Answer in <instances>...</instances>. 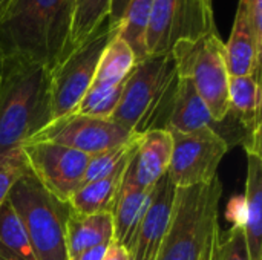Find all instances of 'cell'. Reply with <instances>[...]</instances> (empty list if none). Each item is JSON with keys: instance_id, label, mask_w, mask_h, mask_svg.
Masks as SVG:
<instances>
[{"instance_id": "obj_1", "label": "cell", "mask_w": 262, "mask_h": 260, "mask_svg": "<svg viewBox=\"0 0 262 260\" xmlns=\"http://www.w3.org/2000/svg\"><path fill=\"white\" fill-rule=\"evenodd\" d=\"M74 0H14L0 18V58L54 69L68 54Z\"/></svg>"}, {"instance_id": "obj_2", "label": "cell", "mask_w": 262, "mask_h": 260, "mask_svg": "<svg viewBox=\"0 0 262 260\" xmlns=\"http://www.w3.org/2000/svg\"><path fill=\"white\" fill-rule=\"evenodd\" d=\"M51 121V69L0 58V155L20 149Z\"/></svg>"}, {"instance_id": "obj_3", "label": "cell", "mask_w": 262, "mask_h": 260, "mask_svg": "<svg viewBox=\"0 0 262 260\" xmlns=\"http://www.w3.org/2000/svg\"><path fill=\"white\" fill-rule=\"evenodd\" d=\"M180 77L172 54L147 55L126 78L109 120L135 135L167 130Z\"/></svg>"}, {"instance_id": "obj_4", "label": "cell", "mask_w": 262, "mask_h": 260, "mask_svg": "<svg viewBox=\"0 0 262 260\" xmlns=\"http://www.w3.org/2000/svg\"><path fill=\"white\" fill-rule=\"evenodd\" d=\"M223 185L212 181L175 192L172 216L157 260H200L218 230V204Z\"/></svg>"}, {"instance_id": "obj_5", "label": "cell", "mask_w": 262, "mask_h": 260, "mask_svg": "<svg viewBox=\"0 0 262 260\" xmlns=\"http://www.w3.org/2000/svg\"><path fill=\"white\" fill-rule=\"evenodd\" d=\"M6 199L18 216L37 260H69V204L52 196L29 170L12 184Z\"/></svg>"}, {"instance_id": "obj_6", "label": "cell", "mask_w": 262, "mask_h": 260, "mask_svg": "<svg viewBox=\"0 0 262 260\" xmlns=\"http://www.w3.org/2000/svg\"><path fill=\"white\" fill-rule=\"evenodd\" d=\"M178 77L189 78L213 120L221 121L229 110V70L226 48L218 31L195 40L181 38L170 51Z\"/></svg>"}, {"instance_id": "obj_7", "label": "cell", "mask_w": 262, "mask_h": 260, "mask_svg": "<svg viewBox=\"0 0 262 260\" xmlns=\"http://www.w3.org/2000/svg\"><path fill=\"white\" fill-rule=\"evenodd\" d=\"M118 28L106 21L91 38L72 49L51 70L52 121L75 112L83 95L94 81L98 61Z\"/></svg>"}, {"instance_id": "obj_8", "label": "cell", "mask_w": 262, "mask_h": 260, "mask_svg": "<svg viewBox=\"0 0 262 260\" xmlns=\"http://www.w3.org/2000/svg\"><path fill=\"white\" fill-rule=\"evenodd\" d=\"M170 136L172 156L167 176L177 188L212 181L221 159L230 150L226 141L207 127L189 133L170 132Z\"/></svg>"}, {"instance_id": "obj_9", "label": "cell", "mask_w": 262, "mask_h": 260, "mask_svg": "<svg viewBox=\"0 0 262 260\" xmlns=\"http://www.w3.org/2000/svg\"><path fill=\"white\" fill-rule=\"evenodd\" d=\"M29 172L37 181L61 202H69L71 196L83 185L88 155L54 143H26L20 147Z\"/></svg>"}, {"instance_id": "obj_10", "label": "cell", "mask_w": 262, "mask_h": 260, "mask_svg": "<svg viewBox=\"0 0 262 260\" xmlns=\"http://www.w3.org/2000/svg\"><path fill=\"white\" fill-rule=\"evenodd\" d=\"M203 127L210 129L220 138H223L229 149L241 146L247 152V155H261V138L252 136L230 112H227V115L221 121L213 120L207 106L195 90L192 81L189 78L180 77L167 130L189 133Z\"/></svg>"}, {"instance_id": "obj_11", "label": "cell", "mask_w": 262, "mask_h": 260, "mask_svg": "<svg viewBox=\"0 0 262 260\" xmlns=\"http://www.w3.org/2000/svg\"><path fill=\"white\" fill-rule=\"evenodd\" d=\"M135 136L138 135L126 130L112 120L94 118L72 112L51 121L28 143H54L78 150L88 156H94L127 144Z\"/></svg>"}, {"instance_id": "obj_12", "label": "cell", "mask_w": 262, "mask_h": 260, "mask_svg": "<svg viewBox=\"0 0 262 260\" xmlns=\"http://www.w3.org/2000/svg\"><path fill=\"white\" fill-rule=\"evenodd\" d=\"M175 192L167 173L155 184L147 210L127 248L130 260H157L169 228Z\"/></svg>"}, {"instance_id": "obj_13", "label": "cell", "mask_w": 262, "mask_h": 260, "mask_svg": "<svg viewBox=\"0 0 262 260\" xmlns=\"http://www.w3.org/2000/svg\"><path fill=\"white\" fill-rule=\"evenodd\" d=\"M181 38H187L186 0H154L146 32L147 55L169 54Z\"/></svg>"}, {"instance_id": "obj_14", "label": "cell", "mask_w": 262, "mask_h": 260, "mask_svg": "<svg viewBox=\"0 0 262 260\" xmlns=\"http://www.w3.org/2000/svg\"><path fill=\"white\" fill-rule=\"evenodd\" d=\"M226 63L230 77H261L262 40L256 37L246 8L238 2L230 38L224 43Z\"/></svg>"}, {"instance_id": "obj_15", "label": "cell", "mask_w": 262, "mask_h": 260, "mask_svg": "<svg viewBox=\"0 0 262 260\" xmlns=\"http://www.w3.org/2000/svg\"><path fill=\"white\" fill-rule=\"evenodd\" d=\"M172 156V136L169 130H152L141 136L140 146L127 166V175L135 184L154 188L167 173Z\"/></svg>"}, {"instance_id": "obj_16", "label": "cell", "mask_w": 262, "mask_h": 260, "mask_svg": "<svg viewBox=\"0 0 262 260\" xmlns=\"http://www.w3.org/2000/svg\"><path fill=\"white\" fill-rule=\"evenodd\" d=\"M152 190L154 188L140 187L134 182L127 172L124 173V179L111 215L114 224V242L121 245L126 251L147 210Z\"/></svg>"}, {"instance_id": "obj_17", "label": "cell", "mask_w": 262, "mask_h": 260, "mask_svg": "<svg viewBox=\"0 0 262 260\" xmlns=\"http://www.w3.org/2000/svg\"><path fill=\"white\" fill-rule=\"evenodd\" d=\"M138 150V149H137ZM130 153L112 173L100 179L83 184L69 199V207L72 211L80 215H97V213H111L121 188L126 169L137 153Z\"/></svg>"}, {"instance_id": "obj_18", "label": "cell", "mask_w": 262, "mask_h": 260, "mask_svg": "<svg viewBox=\"0 0 262 260\" xmlns=\"http://www.w3.org/2000/svg\"><path fill=\"white\" fill-rule=\"evenodd\" d=\"M244 196V236L250 260H262V156L249 153Z\"/></svg>"}, {"instance_id": "obj_19", "label": "cell", "mask_w": 262, "mask_h": 260, "mask_svg": "<svg viewBox=\"0 0 262 260\" xmlns=\"http://www.w3.org/2000/svg\"><path fill=\"white\" fill-rule=\"evenodd\" d=\"M114 241V224L111 213L80 215L69 211L66 221V248L69 259Z\"/></svg>"}, {"instance_id": "obj_20", "label": "cell", "mask_w": 262, "mask_h": 260, "mask_svg": "<svg viewBox=\"0 0 262 260\" xmlns=\"http://www.w3.org/2000/svg\"><path fill=\"white\" fill-rule=\"evenodd\" d=\"M261 77H230L229 78V110L246 129L261 138Z\"/></svg>"}, {"instance_id": "obj_21", "label": "cell", "mask_w": 262, "mask_h": 260, "mask_svg": "<svg viewBox=\"0 0 262 260\" xmlns=\"http://www.w3.org/2000/svg\"><path fill=\"white\" fill-rule=\"evenodd\" d=\"M135 64L137 58L132 49L117 32L101 54L91 86H118L126 81Z\"/></svg>"}, {"instance_id": "obj_22", "label": "cell", "mask_w": 262, "mask_h": 260, "mask_svg": "<svg viewBox=\"0 0 262 260\" xmlns=\"http://www.w3.org/2000/svg\"><path fill=\"white\" fill-rule=\"evenodd\" d=\"M111 2L112 0H74L68 54L91 38L107 21Z\"/></svg>"}, {"instance_id": "obj_23", "label": "cell", "mask_w": 262, "mask_h": 260, "mask_svg": "<svg viewBox=\"0 0 262 260\" xmlns=\"http://www.w3.org/2000/svg\"><path fill=\"white\" fill-rule=\"evenodd\" d=\"M0 260H37L26 231L8 199L0 207Z\"/></svg>"}, {"instance_id": "obj_24", "label": "cell", "mask_w": 262, "mask_h": 260, "mask_svg": "<svg viewBox=\"0 0 262 260\" xmlns=\"http://www.w3.org/2000/svg\"><path fill=\"white\" fill-rule=\"evenodd\" d=\"M152 6L154 0H130L118 25V35L129 44L137 63L147 57L146 32Z\"/></svg>"}, {"instance_id": "obj_25", "label": "cell", "mask_w": 262, "mask_h": 260, "mask_svg": "<svg viewBox=\"0 0 262 260\" xmlns=\"http://www.w3.org/2000/svg\"><path fill=\"white\" fill-rule=\"evenodd\" d=\"M124 83L118 86H89L75 112L86 116L109 120L120 101Z\"/></svg>"}, {"instance_id": "obj_26", "label": "cell", "mask_w": 262, "mask_h": 260, "mask_svg": "<svg viewBox=\"0 0 262 260\" xmlns=\"http://www.w3.org/2000/svg\"><path fill=\"white\" fill-rule=\"evenodd\" d=\"M141 136L143 135H138L127 144H123L120 147H115V149H111V150H106V152L91 156L89 164L86 167L84 178H83V184L100 179V178L112 173L130 153H134L138 149Z\"/></svg>"}, {"instance_id": "obj_27", "label": "cell", "mask_w": 262, "mask_h": 260, "mask_svg": "<svg viewBox=\"0 0 262 260\" xmlns=\"http://www.w3.org/2000/svg\"><path fill=\"white\" fill-rule=\"evenodd\" d=\"M187 38L195 40L207 32L216 31L212 0H186Z\"/></svg>"}, {"instance_id": "obj_28", "label": "cell", "mask_w": 262, "mask_h": 260, "mask_svg": "<svg viewBox=\"0 0 262 260\" xmlns=\"http://www.w3.org/2000/svg\"><path fill=\"white\" fill-rule=\"evenodd\" d=\"M28 170L21 149L0 155V207L8 198L12 184Z\"/></svg>"}, {"instance_id": "obj_29", "label": "cell", "mask_w": 262, "mask_h": 260, "mask_svg": "<svg viewBox=\"0 0 262 260\" xmlns=\"http://www.w3.org/2000/svg\"><path fill=\"white\" fill-rule=\"evenodd\" d=\"M218 260H250L241 221L235 222L229 231L220 233Z\"/></svg>"}, {"instance_id": "obj_30", "label": "cell", "mask_w": 262, "mask_h": 260, "mask_svg": "<svg viewBox=\"0 0 262 260\" xmlns=\"http://www.w3.org/2000/svg\"><path fill=\"white\" fill-rule=\"evenodd\" d=\"M239 3L246 8L256 37L262 40V0H239Z\"/></svg>"}, {"instance_id": "obj_31", "label": "cell", "mask_w": 262, "mask_h": 260, "mask_svg": "<svg viewBox=\"0 0 262 260\" xmlns=\"http://www.w3.org/2000/svg\"><path fill=\"white\" fill-rule=\"evenodd\" d=\"M129 2L130 0H112L111 2V12H109L107 21H109V25L112 28H118V25L121 21V17H123Z\"/></svg>"}, {"instance_id": "obj_32", "label": "cell", "mask_w": 262, "mask_h": 260, "mask_svg": "<svg viewBox=\"0 0 262 260\" xmlns=\"http://www.w3.org/2000/svg\"><path fill=\"white\" fill-rule=\"evenodd\" d=\"M109 245H100V247H94L91 250H86L74 257H71L69 260H103L104 254H106V250H107Z\"/></svg>"}, {"instance_id": "obj_33", "label": "cell", "mask_w": 262, "mask_h": 260, "mask_svg": "<svg viewBox=\"0 0 262 260\" xmlns=\"http://www.w3.org/2000/svg\"><path fill=\"white\" fill-rule=\"evenodd\" d=\"M103 260H130V259H129L127 251H126L121 245H118L117 242H114V241H112V242L109 244L107 250H106V254H104Z\"/></svg>"}, {"instance_id": "obj_34", "label": "cell", "mask_w": 262, "mask_h": 260, "mask_svg": "<svg viewBox=\"0 0 262 260\" xmlns=\"http://www.w3.org/2000/svg\"><path fill=\"white\" fill-rule=\"evenodd\" d=\"M218 239H220V231H216L213 234V238L207 244V247L203 251L200 260H218Z\"/></svg>"}, {"instance_id": "obj_35", "label": "cell", "mask_w": 262, "mask_h": 260, "mask_svg": "<svg viewBox=\"0 0 262 260\" xmlns=\"http://www.w3.org/2000/svg\"><path fill=\"white\" fill-rule=\"evenodd\" d=\"M12 2H14V0H0V18L5 15V12L8 11V8L11 6Z\"/></svg>"}]
</instances>
